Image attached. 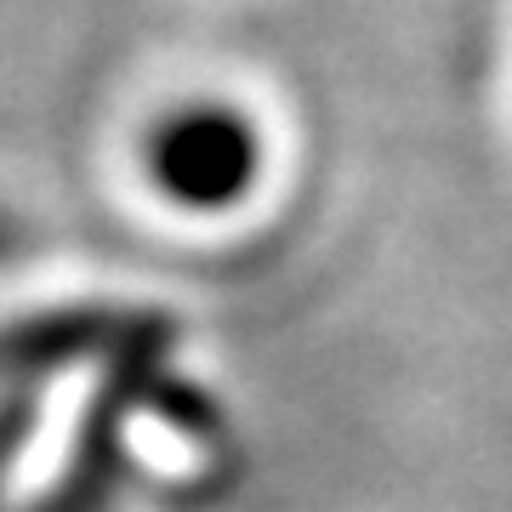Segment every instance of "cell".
<instances>
[{"mask_svg": "<svg viewBox=\"0 0 512 512\" xmlns=\"http://www.w3.org/2000/svg\"><path fill=\"white\" fill-rule=\"evenodd\" d=\"M137 177L165 211H183L188 222H222L268 188L274 131L239 97L188 92L143 120Z\"/></svg>", "mask_w": 512, "mask_h": 512, "instance_id": "cell-1", "label": "cell"}]
</instances>
